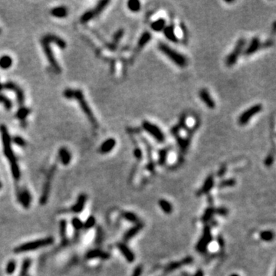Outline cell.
<instances>
[{"label": "cell", "mask_w": 276, "mask_h": 276, "mask_svg": "<svg viewBox=\"0 0 276 276\" xmlns=\"http://www.w3.org/2000/svg\"><path fill=\"white\" fill-rule=\"evenodd\" d=\"M0 132L2 134V140H3V150H4L5 156L8 159V161L11 165V170L13 177L15 180H19L20 178V170L17 164L16 159L13 153V149L11 147V139H10L9 133L5 125L2 124L0 126Z\"/></svg>", "instance_id": "1"}, {"label": "cell", "mask_w": 276, "mask_h": 276, "mask_svg": "<svg viewBox=\"0 0 276 276\" xmlns=\"http://www.w3.org/2000/svg\"><path fill=\"white\" fill-rule=\"evenodd\" d=\"M51 42H55V44H57L58 47L61 48V49H65V48L66 43L63 39H60L59 37L53 35H45L44 38H42V41H41V43H42V47H43L44 54H45L46 57H47L48 60H49V62L50 63L51 66L54 68L55 71L56 72L59 73L61 72V68H60L57 61H56L55 58L53 56L52 51H51L50 47H49V44Z\"/></svg>", "instance_id": "2"}, {"label": "cell", "mask_w": 276, "mask_h": 276, "mask_svg": "<svg viewBox=\"0 0 276 276\" xmlns=\"http://www.w3.org/2000/svg\"><path fill=\"white\" fill-rule=\"evenodd\" d=\"M65 97H67L68 99L75 98V100L78 101V102L79 103V105L81 108L83 112L86 114L87 118H88L89 121H91L92 124L97 128V121H96L95 116H94L93 113H92L91 110L89 107L88 104L86 101H85V97H84L83 93H82L81 91L80 90H72V89H67L64 92Z\"/></svg>", "instance_id": "3"}, {"label": "cell", "mask_w": 276, "mask_h": 276, "mask_svg": "<svg viewBox=\"0 0 276 276\" xmlns=\"http://www.w3.org/2000/svg\"><path fill=\"white\" fill-rule=\"evenodd\" d=\"M159 50L164 55H165L169 60L173 61L177 66L183 68L187 64V60L185 56L180 54V52L174 50L171 47L164 43H160L158 45Z\"/></svg>", "instance_id": "4"}, {"label": "cell", "mask_w": 276, "mask_h": 276, "mask_svg": "<svg viewBox=\"0 0 276 276\" xmlns=\"http://www.w3.org/2000/svg\"><path fill=\"white\" fill-rule=\"evenodd\" d=\"M54 242V239L52 237H47L44 239H41L35 240V241L29 242L24 243L21 246H18L14 249L15 253H26L29 251H32V250L38 249L45 246H50Z\"/></svg>", "instance_id": "5"}, {"label": "cell", "mask_w": 276, "mask_h": 276, "mask_svg": "<svg viewBox=\"0 0 276 276\" xmlns=\"http://www.w3.org/2000/svg\"><path fill=\"white\" fill-rule=\"evenodd\" d=\"M143 128L145 131H147L149 134L151 135L153 138L160 143H163L165 140V136L163 131L156 124H152L150 121H144L143 123Z\"/></svg>", "instance_id": "6"}, {"label": "cell", "mask_w": 276, "mask_h": 276, "mask_svg": "<svg viewBox=\"0 0 276 276\" xmlns=\"http://www.w3.org/2000/svg\"><path fill=\"white\" fill-rule=\"evenodd\" d=\"M262 110V105L261 104H257L252 106L246 111H245L239 118V124L240 125H246L248 124V121L252 119L255 115L260 113Z\"/></svg>", "instance_id": "7"}, {"label": "cell", "mask_w": 276, "mask_h": 276, "mask_svg": "<svg viewBox=\"0 0 276 276\" xmlns=\"http://www.w3.org/2000/svg\"><path fill=\"white\" fill-rule=\"evenodd\" d=\"M245 44H246V40H245L244 39H240L238 41L236 46H235L234 49H233L232 52L229 55V56L226 58V65L230 67L236 64L239 55L241 54L242 51V49L243 48H244Z\"/></svg>", "instance_id": "8"}, {"label": "cell", "mask_w": 276, "mask_h": 276, "mask_svg": "<svg viewBox=\"0 0 276 276\" xmlns=\"http://www.w3.org/2000/svg\"><path fill=\"white\" fill-rule=\"evenodd\" d=\"M212 241V234H211V229L210 226H206L203 229V233L202 237L200 238V241L197 243L196 248L197 251L200 253H205L208 247L209 244Z\"/></svg>", "instance_id": "9"}, {"label": "cell", "mask_w": 276, "mask_h": 276, "mask_svg": "<svg viewBox=\"0 0 276 276\" xmlns=\"http://www.w3.org/2000/svg\"><path fill=\"white\" fill-rule=\"evenodd\" d=\"M199 95H200V97L202 102L206 104V106L207 107H209L210 109L215 108L216 103L213 101V99H212V97H211L210 92L206 89H201L200 91Z\"/></svg>", "instance_id": "10"}, {"label": "cell", "mask_w": 276, "mask_h": 276, "mask_svg": "<svg viewBox=\"0 0 276 276\" xmlns=\"http://www.w3.org/2000/svg\"><path fill=\"white\" fill-rule=\"evenodd\" d=\"M4 88H7L8 90H13V91H15V93L16 94L17 97H18V102L19 103L20 105H22L24 102V94L22 92V89L20 88L18 85H16L15 84L13 83V82H8L6 85H4L3 86Z\"/></svg>", "instance_id": "11"}, {"label": "cell", "mask_w": 276, "mask_h": 276, "mask_svg": "<svg viewBox=\"0 0 276 276\" xmlns=\"http://www.w3.org/2000/svg\"><path fill=\"white\" fill-rule=\"evenodd\" d=\"M117 248L121 253V254L124 256L126 260L129 262H133L135 259V255L133 253V252L124 243H118Z\"/></svg>", "instance_id": "12"}, {"label": "cell", "mask_w": 276, "mask_h": 276, "mask_svg": "<svg viewBox=\"0 0 276 276\" xmlns=\"http://www.w3.org/2000/svg\"><path fill=\"white\" fill-rule=\"evenodd\" d=\"M86 258L87 259H93V258H102L106 260L110 258L109 253L106 252H103L100 249H93L89 251L86 254Z\"/></svg>", "instance_id": "13"}, {"label": "cell", "mask_w": 276, "mask_h": 276, "mask_svg": "<svg viewBox=\"0 0 276 276\" xmlns=\"http://www.w3.org/2000/svg\"><path fill=\"white\" fill-rule=\"evenodd\" d=\"M18 200L22 205V206L27 209L30 206L32 197H31L30 193L28 190H24L22 192H19V193L18 194Z\"/></svg>", "instance_id": "14"}, {"label": "cell", "mask_w": 276, "mask_h": 276, "mask_svg": "<svg viewBox=\"0 0 276 276\" xmlns=\"http://www.w3.org/2000/svg\"><path fill=\"white\" fill-rule=\"evenodd\" d=\"M192 262H193V258H192V257H187V258H184V259L181 260V261L170 263L169 265H167V267L165 268V270L167 271V272H171V271H174L175 269L180 268V267L183 266V265H189V264L191 263Z\"/></svg>", "instance_id": "15"}, {"label": "cell", "mask_w": 276, "mask_h": 276, "mask_svg": "<svg viewBox=\"0 0 276 276\" xmlns=\"http://www.w3.org/2000/svg\"><path fill=\"white\" fill-rule=\"evenodd\" d=\"M87 200V196L85 194H81L78 196V200H77V203L71 207V210L73 211L75 213H79L83 210L84 207H85V203H86Z\"/></svg>", "instance_id": "16"}, {"label": "cell", "mask_w": 276, "mask_h": 276, "mask_svg": "<svg viewBox=\"0 0 276 276\" xmlns=\"http://www.w3.org/2000/svg\"><path fill=\"white\" fill-rule=\"evenodd\" d=\"M116 145V140L114 138H109L106 140L101 146L100 151L102 154H107L114 149Z\"/></svg>", "instance_id": "17"}, {"label": "cell", "mask_w": 276, "mask_h": 276, "mask_svg": "<svg viewBox=\"0 0 276 276\" xmlns=\"http://www.w3.org/2000/svg\"><path fill=\"white\" fill-rule=\"evenodd\" d=\"M142 229H143V225H142L140 222L138 224H135L134 226H133V227L131 228L129 230L127 231L126 233L124 234V239L125 241H128V240L132 239V238H133V236H136V235L138 234Z\"/></svg>", "instance_id": "18"}, {"label": "cell", "mask_w": 276, "mask_h": 276, "mask_svg": "<svg viewBox=\"0 0 276 276\" xmlns=\"http://www.w3.org/2000/svg\"><path fill=\"white\" fill-rule=\"evenodd\" d=\"M260 45H261V42H260L259 39L256 37L253 38V40H252L251 42H250L249 45L248 46L247 49H246V54L247 55L253 54V53H255V51H258V49H259Z\"/></svg>", "instance_id": "19"}, {"label": "cell", "mask_w": 276, "mask_h": 276, "mask_svg": "<svg viewBox=\"0 0 276 276\" xmlns=\"http://www.w3.org/2000/svg\"><path fill=\"white\" fill-rule=\"evenodd\" d=\"M164 33L166 38L169 41L173 42H178V38L176 36V33H175L174 28L172 25H169V26L165 27V29H164Z\"/></svg>", "instance_id": "20"}, {"label": "cell", "mask_w": 276, "mask_h": 276, "mask_svg": "<svg viewBox=\"0 0 276 276\" xmlns=\"http://www.w3.org/2000/svg\"><path fill=\"white\" fill-rule=\"evenodd\" d=\"M214 185V179L212 176H208L204 182L203 186H202V188L200 190V193L199 194H206V193H209L210 191V190L212 189V186Z\"/></svg>", "instance_id": "21"}, {"label": "cell", "mask_w": 276, "mask_h": 276, "mask_svg": "<svg viewBox=\"0 0 276 276\" xmlns=\"http://www.w3.org/2000/svg\"><path fill=\"white\" fill-rule=\"evenodd\" d=\"M150 27L154 32H161L164 31L166 27V20L164 18H158L153 22L150 25Z\"/></svg>", "instance_id": "22"}, {"label": "cell", "mask_w": 276, "mask_h": 276, "mask_svg": "<svg viewBox=\"0 0 276 276\" xmlns=\"http://www.w3.org/2000/svg\"><path fill=\"white\" fill-rule=\"evenodd\" d=\"M59 157L64 165H68L71 161V154L65 147H62L59 150Z\"/></svg>", "instance_id": "23"}, {"label": "cell", "mask_w": 276, "mask_h": 276, "mask_svg": "<svg viewBox=\"0 0 276 276\" xmlns=\"http://www.w3.org/2000/svg\"><path fill=\"white\" fill-rule=\"evenodd\" d=\"M49 193H50V183L47 182V183L44 184L43 190H42V196L40 198V204L41 205H44L47 202L48 198H49Z\"/></svg>", "instance_id": "24"}, {"label": "cell", "mask_w": 276, "mask_h": 276, "mask_svg": "<svg viewBox=\"0 0 276 276\" xmlns=\"http://www.w3.org/2000/svg\"><path fill=\"white\" fill-rule=\"evenodd\" d=\"M67 8L64 6H60V7H56L51 9V14L55 17H58V18H63V17H65L68 13H67Z\"/></svg>", "instance_id": "25"}, {"label": "cell", "mask_w": 276, "mask_h": 276, "mask_svg": "<svg viewBox=\"0 0 276 276\" xmlns=\"http://www.w3.org/2000/svg\"><path fill=\"white\" fill-rule=\"evenodd\" d=\"M159 206H160L161 210L164 211L165 213L169 214L173 212V206L167 200H160L159 201Z\"/></svg>", "instance_id": "26"}, {"label": "cell", "mask_w": 276, "mask_h": 276, "mask_svg": "<svg viewBox=\"0 0 276 276\" xmlns=\"http://www.w3.org/2000/svg\"><path fill=\"white\" fill-rule=\"evenodd\" d=\"M13 64V59L8 55H4L0 58V68L3 69H8Z\"/></svg>", "instance_id": "27"}, {"label": "cell", "mask_w": 276, "mask_h": 276, "mask_svg": "<svg viewBox=\"0 0 276 276\" xmlns=\"http://www.w3.org/2000/svg\"><path fill=\"white\" fill-rule=\"evenodd\" d=\"M123 216L124 217L125 219H127V220L129 221V222H133V223L135 224L140 223V222H139V221H140L139 220V218L135 215L134 213H133V212H125L123 213Z\"/></svg>", "instance_id": "28"}, {"label": "cell", "mask_w": 276, "mask_h": 276, "mask_svg": "<svg viewBox=\"0 0 276 276\" xmlns=\"http://www.w3.org/2000/svg\"><path fill=\"white\" fill-rule=\"evenodd\" d=\"M216 212V210L215 209H212V208H208L204 212L203 217H202V220L204 222H206L208 221H210L211 219L212 218L213 215L215 214Z\"/></svg>", "instance_id": "29"}, {"label": "cell", "mask_w": 276, "mask_h": 276, "mask_svg": "<svg viewBox=\"0 0 276 276\" xmlns=\"http://www.w3.org/2000/svg\"><path fill=\"white\" fill-rule=\"evenodd\" d=\"M150 39H151V35H150L149 32H144V33L142 35V36L140 37V40H139L138 47L140 48H140L143 47V46H144L145 44L150 40Z\"/></svg>", "instance_id": "30"}, {"label": "cell", "mask_w": 276, "mask_h": 276, "mask_svg": "<svg viewBox=\"0 0 276 276\" xmlns=\"http://www.w3.org/2000/svg\"><path fill=\"white\" fill-rule=\"evenodd\" d=\"M128 7L132 12H138L140 9V3L137 0H131L128 3Z\"/></svg>", "instance_id": "31"}, {"label": "cell", "mask_w": 276, "mask_h": 276, "mask_svg": "<svg viewBox=\"0 0 276 276\" xmlns=\"http://www.w3.org/2000/svg\"><path fill=\"white\" fill-rule=\"evenodd\" d=\"M108 3L109 1H101L100 3H99V4H97V6H96L95 9L91 10L94 15L95 16V15L99 14V13H100L102 11H103V9L107 6V5L108 4Z\"/></svg>", "instance_id": "32"}, {"label": "cell", "mask_w": 276, "mask_h": 276, "mask_svg": "<svg viewBox=\"0 0 276 276\" xmlns=\"http://www.w3.org/2000/svg\"><path fill=\"white\" fill-rule=\"evenodd\" d=\"M260 237L261 239L263 240V241H266V242H270L274 238V234L272 231H263V232H261L260 234Z\"/></svg>", "instance_id": "33"}, {"label": "cell", "mask_w": 276, "mask_h": 276, "mask_svg": "<svg viewBox=\"0 0 276 276\" xmlns=\"http://www.w3.org/2000/svg\"><path fill=\"white\" fill-rule=\"evenodd\" d=\"M31 265V261L29 259H25L23 262V264L22 265L21 268V272H20V276H25L26 275L27 272H28L29 267Z\"/></svg>", "instance_id": "34"}, {"label": "cell", "mask_w": 276, "mask_h": 276, "mask_svg": "<svg viewBox=\"0 0 276 276\" xmlns=\"http://www.w3.org/2000/svg\"><path fill=\"white\" fill-rule=\"evenodd\" d=\"M29 112H30V111H29L28 108L22 107V108H20L18 111V112H17V117H18V118H19L20 120H24L29 114Z\"/></svg>", "instance_id": "35"}, {"label": "cell", "mask_w": 276, "mask_h": 276, "mask_svg": "<svg viewBox=\"0 0 276 276\" xmlns=\"http://www.w3.org/2000/svg\"><path fill=\"white\" fill-rule=\"evenodd\" d=\"M71 224H72L73 227L75 228L76 230H80V229H81L84 226V223L81 222V220L80 219L77 218V217L72 219Z\"/></svg>", "instance_id": "36"}, {"label": "cell", "mask_w": 276, "mask_h": 276, "mask_svg": "<svg viewBox=\"0 0 276 276\" xmlns=\"http://www.w3.org/2000/svg\"><path fill=\"white\" fill-rule=\"evenodd\" d=\"M95 222H96V220H95V217L94 216L88 217V219H87L86 222L84 223L83 228H85V229H91V228H92L95 225Z\"/></svg>", "instance_id": "37"}, {"label": "cell", "mask_w": 276, "mask_h": 276, "mask_svg": "<svg viewBox=\"0 0 276 276\" xmlns=\"http://www.w3.org/2000/svg\"><path fill=\"white\" fill-rule=\"evenodd\" d=\"M67 232V222L65 220H61L60 222V234L62 239H65Z\"/></svg>", "instance_id": "38"}, {"label": "cell", "mask_w": 276, "mask_h": 276, "mask_svg": "<svg viewBox=\"0 0 276 276\" xmlns=\"http://www.w3.org/2000/svg\"><path fill=\"white\" fill-rule=\"evenodd\" d=\"M15 267H16V263H15V261L12 260V261L8 262V263L7 264V266H6V272L8 274V275H11V274L14 273L15 270Z\"/></svg>", "instance_id": "39"}, {"label": "cell", "mask_w": 276, "mask_h": 276, "mask_svg": "<svg viewBox=\"0 0 276 276\" xmlns=\"http://www.w3.org/2000/svg\"><path fill=\"white\" fill-rule=\"evenodd\" d=\"M0 102H3V104H4L5 107H6L7 109L11 108V107H12L11 102H10V101L8 100L7 97H5V96L0 95Z\"/></svg>", "instance_id": "40"}, {"label": "cell", "mask_w": 276, "mask_h": 276, "mask_svg": "<svg viewBox=\"0 0 276 276\" xmlns=\"http://www.w3.org/2000/svg\"><path fill=\"white\" fill-rule=\"evenodd\" d=\"M236 183V180L233 179H229L227 180H224L222 183H220V186L222 187H226V186H232Z\"/></svg>", "instance_id": "41"}, {"label": "cell", "mask_w": 276, "mask_h": 276, "mask_svg": "<svg viewBox=\"0 0 276 276\" xmlns=\"http://www.w3.org/2000/svg\"><path fill=\"white\" fill-rule=\"evenodd\" d=\"M142 272H143V267L141 265H138L133 270V274L131 276H140L141 275Z\"/></svg>", "instance_id": "42"}, {"label": "cell", "mask_w": 276, "mask_h": 276, "mask_svg": "<svg viewBox=\"0 0 276 276\" xmlns=\"http://www.w3.org/2000/svg\"><path fill=\"white\" fill-rule=\"evenodd\" d=\"M13 141H14V143H16V144L21 146V147H24V146L25 145V140H24L22 138H20V137H15L14 139H13Z\"/></svg>", "instance_id": "43"}, {"label": "cell", "mask_w": 276, "mask_h": 276, "mask_svg": "<svg viewBox=\"0 0 276 276\" xmlns=\"http://www.w3.org/2000/svg\"><path fill=\"white\" fill-rule=\"evenodd\" d=\"M167 151L164 150V151H161L160 154V156H159V163H160L161 164H164L165 162L166 158H167Z\"/></svg>", "instance_id": "44"}, {"label": "cell", "mask_w": 276, "mask_h": 276, "mask_svg": "<svg viewBox=\"0 0 276 276\" xmlns=\"http://www.w3.org/2000/svg\"><path fill=\"white\" fill-rule=\"evenodd\" d=\"M134 157L138 159H140L142 157V151L140 149L136 148L134 150Z\"/></svg>", "instance_id": "45"}, {"label": "cell", "mask_w": 276, "mask_h": 276, "mask_svg": "<svg viewBox=\"0 0 276 276\" xmlns=\"http://www.w3.org/2000/svg\"><path fill=\"white\" fill-rule=\"evenodd\" d=\"M273 160L274 159L272 156H268V157L266 158V160H265V164H266L268 167H269V166L272 165V162H273Z\"/></svg>", "instance_id": "46"}, {"label": "cell", "mask_w": 276, "mask_h": 276, "mask_svg": "<svg viewBox=\"0 0 276 276\" xmlns=\"http://www.w3.org/2000/svg\"><path fill=\"white\" fill-rule=\"evenodd\" d=\"M216 212H218L219 215H221V216H225V215H226V213H227V212H228L227 210H226V209H224V208H219L218 210H216Z\"/></svg>", "instance_id": "47"}, {"label": "cell", "mask_w": 276, "mask_h": 276, "mask_svg": "<svg viewBox=\"0 0 276 276\" xmlns=\"http://www.w3.org/2000/svg\"><path fill=\"white\" fill-rule=\"evenodd\" d=\"M194 276H204L203 272L202 270H198L196 272V274H195Z\"/></svg>", "instance_id": "48"}, {"label": "cell", "mask_w": 276, "mask_h": 276, "mask_svg": "<svg viewBox=\"0 0 276 276\" xmlns=\"http://www.w3.org/2000/svg\"><path fill=\"white\" fill-rule=\"evenodd\" d=\"M230 276H239V275H237V274H232V275H231Z\"/></svg>", "instance_id": "49"}, {"label": "cell", "mask_w": 276, "mask_h": 276, "mask_svg": "<svg viewBox=\"0 0 276 276\" xmlns=\"http://www.w3.org/2000/svg\"><path fill=\"white\" fill-rule=\"evenodd\" d=\"M3 85H1V84H0V91H1V90H2V89H3Z\"/></svg>", "instance_id": "50"}, {"label": "cell", "mask_w": 276, "mask_h": 276, "mask_svg": "<svg viewBox=\"0 0 276 276\" xmlns=\"http://www.w3.org/2000/svg\"><path fill=\"white\" fill-rule=\"evenodd\" d=\"M1 188H2V183L0 182V189H1Z\"/></svg>", "instance_id": "51"}]
</instances>
